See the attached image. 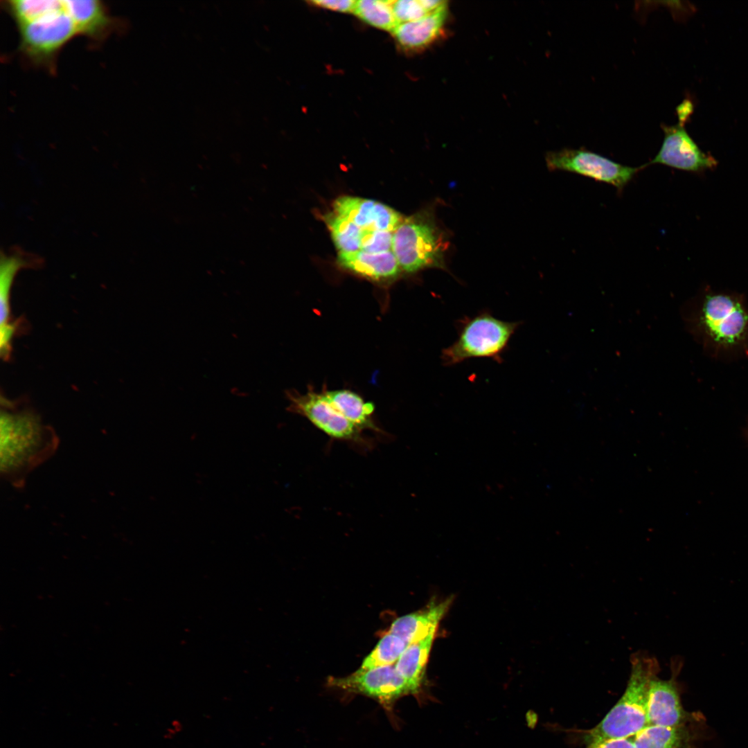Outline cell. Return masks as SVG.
<instances>
[{"mask_svg":"<svg viewBox=\"0 0 748 748\" xmlns=\"http://www.w3.org/2000/svg\"><path fill=\"white\" fill-rule=\"evenodd\" d=\"M6 8L17 26L36 20L63 7L59 0H12L5 2Z\"/></svg>","mask_w":748,"mask_h":748,"instance_id":"obj_24","label":"cell"},{"mask_svg":"<svg viewBox=\"0 0 748 748\" xmlns=\"http://www.w3.org/2000/svg\"><path fill=\"white\" fill-rule=\"evenodd\" d=\"M448 248L447 234L431 209L403 220L393 232L391 250L399 266L408 273L425 268L446 269Z\"/></svg>","mask_w":748,"mask_h":748,"instance_id":"obj_4","label":"cell"},{"mask_svg":"<svg viewBox=\"0 0 748 748\" xmlns=\"http://www.w3.org/2000/svg\"><path fill=\"white\" fill-rule=\"evenodd\" d=\"M551 171H564L578 174L598 182L614 186L619 193L630 183L645 165L637 168L622 165L604 156L584 148H564L549 152L546 157Z\"/></svg>","mask_w":748,"mask_h":748,"instance_id":"obj_7","label":"cell"},{"mask_svg":"<svg viewBox=\"0 0 748 748\" xmlns=\"http://www.w3.org/2000/svg\"><path fill=\"white\" fill-rule=\"evenodd\" d=\"M63 5L78 34L91 39H100L111 28L112 19L100 1L64 0Z\"/></svg>","mask_w":748,"mask_h":748,"instance_id":"obj_18","label":"cell"},{"mask_svg":"<svg viewBox=\"0 0 748 748\" xmlns=\"http://www.w3.org/2000/svg\"><path fill=\"white\" fill-rule=\"evenodd\" d=\"M21 51L35 64L50 65L77 29L63 7L36 20L18 26Z\"/></svg>","mask_w":748,"mask_h":748,"instance_id":"obj_6","label":"cell"},{"mask_svg":"<svg viewBox=\"0 0 748 748\" xmlns=\"http://www.w3.org/2000/svg\"><path fill=\"white\" fill-rule=\"evenodd\" d=\"M436 630L409 644L395 664L397 671L407 682L411 695L419 698Z\"/></svg>","mask_w":748,"mask_h":748,"instance_id":"obj_17","label":"cell"},{"mask_svg":"<svg viewBox=\"0 0 748 748\" xmlns=\"http://www.w3.org/2000/svg\"><path fill=\"white\" fill-rule=\"evenodd\" d=\"M338 263L350 271L374 280L395 278L400 271L399 264L392 250L378 253L361 250L339 252Z\"/></svg>","mask_w":748,"mask_h":748,"instance_id":"obj_16","label":"cell"},{"mask_svg":"<svg viewBox=\"0 0 748 748\" xmlns=\"http://www.w3.org/2000/svg\"><path fill=\"white\" fill-rule=\"evenodd\" d=\"M334 213L364 230L393 232L402 222L400 213L378 202L342 196L333 202Z\"/></svg>","mask_w":748,"mask_h":748,"instance_id":"obj_12","label":"cell"},{"mask_svg":"<svg viewBox=\"0 0 748 748\" xmlns=\"http://www.w3.org/2000/svg\"><path fill=\"white\" fill-rule=\"evenodd\" d=\"M693 330L711 355L748 354V304L742 296L709 291L693 316Z\"/></svg>","mask_w":748,"mask_h":748,"instance_id":"obj_2","label":"cell"},{"mask_svg":"<svg viewBox=\"0 0 748 748\" xmlns=\"http://www.w3.org/2000/svg\"><path fill=\"white\" fill-rule=\"evenodd\" d=\"M664 138L656 156L645 167L661 164L678 170L700 173L714 169L717 160L701 150L682 124L662 125Z\"/></svg>","mask_w":748,"mask_h":748,"instance_id":"obj_10","label":"cell"},{"mask_svg":"<svg viewBox=\"0 0 748 748\" xmlns=\"http://www.w3.org/2000/svg\"><path fill=\"white\" fill-rule=\"evenodd\" d=\"M586 748H634L632 737L609 739L587 745Z\"/></svg>","mask_w":748,"mask_h":748,"instance_id":"obj_28","label":"cell"},{"mask_svg":"<svg viewBox=\"0 0 748 748\" xmlns=\"http://www.w3.org/2000/svg\"><path fill=\"white\" fill-rule=\"evenodd\" d=\"M289 409L306 417L328 436L338 440L362 443L361 431L342 416L326 400L323 393L308 391L291 395Z\"/></svg>","mask_w":748,"mask_h":748,"instance_id":"obj_11","label":"cell"},{"mask_svg":"<svg viewBox=\"0 0 748 748\" xmlns=\"http://www.w3.org/2000/svg\"><path fill=\"white\" fill-rule=\"evenodd\" d=\"M704 720L674 727L648 725L632 736L634 748H697Z\"/></svg>","mask_w":748,"mask_h":748,"instance_id":"obj_13","label":"cell"},{"mask_svg":"<svg viewBox=\"0 0 748 748\" xmlns=\"http://www.w3.org/2000/svg\"><path fill=\"white\" fill-rule=\"evenodd\" d=\"M323 394L330 404L361 431L369 429L377 432L380 430L372 418L374 405L364 401L357 393L339 389L328 391Z\"/></svg>","mask_w":748,"mask_h":748,"instance_id":"obj_20","label":"cell"},{"mask_svg":"<svg viewBox=\"0 0 748 748\" xmlns=\"http://www.w3.org/2000/svg\"><path fill=\"white\" fill-rule=\"evenodd\" d=\"M682 659L671 661V677L662 679L655 675L650 681L647 700L648 725L674 727L704 720L699 712H688L683 707L677 681Z\"/></svg>","mask_w":748,"mask_h":748,"instance_id":"obj_8","label":"cell"},{"mask_svg":"<svg viewBox=\"0 0 748 748\" xmlns=\"http://www.w3.org/2000/svg\"><path fill=\"white\" fill-rule=\"evenodd\" d=\"M328 684L333 688L373 699L387 710H391L399 698L411 695L407 682L398 673L395 665L363 671L356 670L344 677H331Z\"/></svg>","mask_w":748,"mask_h":748,"instance_id":"obj_9","label":"cell"},{"mask_svg":"<svg viewBox=\"0 0 748 748\" xmlns=\"http://www.w3.org/2000/svg\"><path fill=\"white\" fill-rule=\"evenodd\" d=\"M678 109L680 123H684L687 116L692 112V104L688 101L684 102Z\"/></svg>","mask_w":748,"mask_h":748,"instance_id":"obj_29","label":"cell"},{"mask_svg":"<svg viewBox=\"0 0 748 748\" xmlns=\"http://www.w3.org/2000/svg\"><path fill=\"white\" fill-rule=\"evenodd\" d=\"M392 3L393 1H356L353 12L364 22L392 32L397 26Z\"/></svg>","mask_w":748,"mask_h":748,"instance_id":"obj_22","label":"cell"},{"mask_svg":"<svg viewBox=\"0 0 748 748\" xmlns=\"http://www.w3.org/2000/svg\"><path fill=\"white\" fill-rule=\"evenodd\" d=\"M0 434L1 477L17 489L24 487L30 472L54 455L60 441L33 410L6 400Z\"/></svg>","mask_w":748,"mask_h":748,"instance_id":"obj_1","label":"cell"},{"mask_svg":"<svg viewBox=\"0 0 748 748\" xmlns=\"http://www.w3.org/2000/svg\"><path fill=\"white\" fill-rule=\"evenodd\" d=\"M659 673L656 658L643 652L633 654L624 693L598 724L578 731L580 741L587 746L605 740L630 738L646 727L649 685Z\"/></svg>","mask_w":748,"mask_h":748,"instance_id":"obj_3","label":"cell"},{"mask_svg":"<svg viewBox=\"0 0 748 748\" xmlns=\"http://www.w3.org/2000/svg\"><path fill=\"white\" fill-rule=\"evenodd\" d=\"M408 645L400 637L387 632L365 657L357 670L395 665Z\"/></svg>","mask_w":748,"mask_h":748,"instance_id":"obj_21","label":"cell"},{"mask_svg":"<svg viewBox=\"0 0 748 748\" xmlns=\"http://www.w3.org/2000/svg\"><path fill=\"white\" fill-rule=\"evenodd\" d=\"M520 322L501 320L488 310L458 321V337L441 353L445 366H454L470 358H490L498 362Z\"/></svg>","mask_w":748,"mask_h":748,"instance_id":"obj_5","label":"cell"},{"mask_svg":"<svg viewBox=\"0 0 748 748\" xmlns=\"http://www.w3.org/2000/svg\"><path fill=\"white\" fill-rule=\"evenodd\" d=\"M325 220L339 252H354L361 249L363 229L334 213L328 214Z\"/></svg>","mask_w":748,"mask_h":748,"instance_id":"obj_23","label":"cell"},{"mask_svg":"<svg viewBox=\"0 0 748 748\" xmlns=\"http://www.w3.org/2000/svg\"><path fill=\"white\" fill-rule=\"evenodd\" d=\"M447 17L448 8L414 21L398 24L391 33L404 51H421L443 38Z\"/></svg>","mask_w":748,"mask_h":748,"instance_id":"obj_14","label":"cell"},{"mask_svg":"<svg viewBox=\"0 0 748 748\" xmlns=\"http://www.w3.org/2000/svg\"><path fill=\"white\" fill-rule=\"evenodd\" d=\"M42 260L38 256L28 253L22 249H15L6 253L1 251L0 259L1 325L11 321L10 291L17 273L23 269L39 267L42 265Z\"/></svg>","mask_w":748,"mask_h":748,"instance_id":"obj_19","label":"cell"},{"mask_svg":"<svg viewBox=\"0 0 748 748\" xmlns=\"http://www.w3.org/2000/svg\"><path fill=\"white\" fill-rule=\"evenodd\" d=\"M393 11L397 25L418 20L431 13L422 0L393 1Z\"/></svg>","mask_w":748,"mask_h":748,"instance_id":"obj_25","label":"cell"},{"mask_svg":"<svg viewBox=\"0 0 748 748\" xmlns=\"http://www.w3.org/2000/svg\"><path fill=\"white\" fill-rule=\"evenodd\" d=\"M452 599L432 603L426 609L396 618L388 632L397 635L408 645L416 642L434 630L448 611Z\"/></svg>","mask_w":748,"mask_h":748,"instance_id":"obj_15","label":"cell"},{"mask_svg":"<svg viewBox=\"0 0 748 748\" xmlns=\"http://www.w3.org/2000/svg\"><path fill=\"white\" fill-rule=\"evenodd\" d=\"M392 240L393 232L363 229L360 250L370 253L391 251Z\"/></svg>","mask_w":748,"mask_h":748,"instance_id":"obj_26","label":"cell"},{"mask_svg":"<svg viewBox=\"0 0 748 748\" xmlns=\"http://www.w3.org/2000/svg\"><path fill=\"white\" fill-rule=\"evenodd\" d=\"M311 3L326 9L339 12H353L356 1L353 0H319Z\"/></svg>","mask_w":748,"mask_h":748,"instance_id":"obj_27","label":"cell"}]
</instances>
